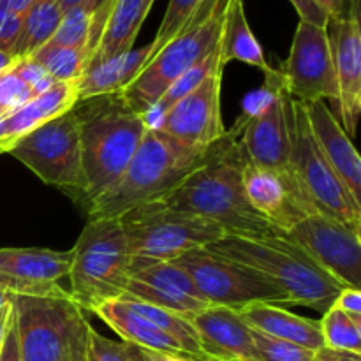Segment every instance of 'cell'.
Wrapping results in <instances>:
<instances>
[{"label":"cell","mask_w":361,"mask_h":361,"mask_svg":"<svg viewBox=\"0 0 361 361\" xmlns=\"http://www.w3.org/2000/svg\"><path fill=\"white\" fill-rule=\"evenodd\" d=\"M152 42L141 48L130 49L123 55L113 56L104 62L87 67L78 80V94L80 101L102 97V95L120 94L143 71L152 55Z\"/></svg>","instance_id":"cell-23"},{"label":"cell","mask_w":361,"mask_h":361,"mask_svg":"<svg viewBox=\"0 0 361 361\" xmlns=\"http://www.w3.org/2000/svg\"><path fill=\"white\" fill-rule=\"evenodd\" d=\"M71 250L69 295L83 312L122 298L133 256L118 219H88Z\"/></svg>","instance_id":"cell-6"},{"label":"cell","mask_w":361,"mask_h":361,"mask_svg":"<svg viewBox=\"0 0 361 361\" xmlns=\"http://www.w3.org/2000/svg\"><path fill=\"white\" fill-rule=\"evenodd\" d=\"M204 249L264 275L284 293L289 305L326 312L342 289L288 233L279 229L263 236L224 235Z\"/></svg>","instance_id":"cell-2"},{"label":"cell","mask_w":361,"mask_h":361,"mask_svg":"<svg viewBox=\"0 0 361 361\" xmlns=\"http://www.w3.org/2000/svg\"><path fill=\"white\" fill-rule=\"evenodd\" d=\"M219 49H221V63L224 67L226 63L238 60V62L249 63V66L263 71L267 76H271L275 73L264 59V51L257 42L256 35L250 30L243 0H229Z\"/></svg>","instance_id":"cell-27"},{"label":"cell","mask_w":361,"mask_h":361,"mask_svg":"<svg viewBox=\"0 0 361 361\" xmlns=\"http://www.w3.org/2000/svg\"><path fill=\"white\" fill-rule=\"evenodd\" d=\"M16 60H18L16 56H13L11 53L2 51V49H0V73H4V71L9 69V67H13Z\"/></svg>","instance_id":"cell-48"},{"label":"cell","mask_w":361,"mask_h":361,"mask_svg":"<svg viewBox=\"0 0 361 361\" xmlns=\"http://www.w3.org/2000/svg\"><path fill=\"white\" fill-rule=\"evenodd\" d=\"M90 18L92 14L83 6L66 11L49 42L63 48L87 49L88 37H90Z\"/></svg>","instance_id":"cell-32"},{"label":"cell","mask_w":361,"mask_h":361,"mask_svg":"<svg viewBox=\"0 0 361 361\" xmlns=\"http://www.w3.org/2000/svg\"><path fill=\"white\" fill-rule=\"evenodd\" d=\"M14 295H16V293L4 291V289H0V309H2L4 305H7V303H11V302H13Z\"/></svg>","instance_id":"cell-50"},{"label":"cell","mask_w":361,"mask_h":361,"mask_svg":"<svg viewBox=\"0 0 361 361\" xmlns=\"http://www.w3.org/2000/svg\"><path fill=\"white\" fill-rule=\"evenodd\" d=\"M85 200L88 204L115 183L140 148L150 123L134 111L120 94L78 101Z\"/></svg>","instance_id":"cell-3"},{"label":"cell","mask_w":361,"mask_h":361,"mask_svg":"<svg viewBox=\"0 0 361 361\" xmlns=\"http://www.w3.org/2000/svg\"><path fill=\"white\" fill-rule=\"evenodd\" d=\"M245 161L247 155L240 141L226 134L214 154L161 201L175 210L212 222L224 235H268L275 228L254 210L243 189L242 173Z\"/></svg>","instance_id":"cell-1"},{"label":"cell","mask_w":361,"mask_h":361,"mask_svg":"<svg viewBox=\"0 0 361 361\" xmlns=\"http://www.w3.org/2000/svg\"><path fill=\"white\" fill-rule=\"evenodd\" d=\"M324 13L330 16V20H338L348 14H360V11H355L351 6V0H314Z\"/></svg>","instance_id":"cell-43"},{"label":"cell","mask_w":361,"mask_h":361,"mask_svg":"<svg viewBox=\"0 0 361 361\" xmlns=\"http://www.w3.org/2000/svg\"><path fill=\"white\" fill-rule=\"evenodd\" d=\"M34 97V92L14 73L13 67L0 73V113L4 116L16 111L18 108L27 104Z\"/></svg>","instance_id":"cell-36"},{"label":"cell","mask_w":361,"mask_h":361,"mask_svg":"<svg viewBox=\"0 0 361 361\" xmlns=\"http://www.w3.org/2000/svg\"><path fill=\"white\" fill-rule=\"evenodd\" d=\"M28 59L37 62L56 83H62V81L80 80V76L87 69L88 55L87 49L63 48V46L46 42L42 48L32 53Z\"/></svg>","instance_id":"cell-30"},{"label":"cell","mask_w":361,"mask_h":361,"mask_svg":"<svg viewBox=\"0 0 361 361\" xmlns=\"http://www.w3.org/2000/svg\"><path fill=\"white\" fill-rule=\"evenodd\" d=\"M189 274L210 305L240 310L250 303H288L286 295L264 275L207 249L190 250L173 259Z\"/></svg>","instance_id":"cell-10"},{"label":"cell","mask_w":361,"mask_h":361,"mask_svg":"<svg viewBox=\"0 0 361 361\" xmlns=\"http://www.w3.org/2000/svg\"><path fill=\"white\" fill-rule=\"evenodd\" d=\"M92 314H95L99 319L104 321L116 335L122 337L126 344H130L140 349H147V351L164 353V355L187 356L182 345L175 338L169 337L166 331L159 330L155 324L141 317L140 314L133 312L122 300H113V302L102 303Z\"/></svg>","instance_id":"cell-24"},{"label":"cell","mask_w":361,"mask_h":361,"mask_svg":"<svg viewBox=\"0 0 361 361\" xmlns=\"http://www.w3.org/2000/svg\"><path fill=\"white\" fill-rule=\"evenodd\" d=\"M236 312L250 330L302 345L310 351H319L324 348L319 321L298 316L291 310L282 309L277 303H250Z\"/></svg>","instance_id":"cell-22"},{"label":"cell","mask_w":361,"mask_h":361,"mask_svg":"<svg viewBox=\"0 0 361 361\" xmlns=\"http://www.w3.org/2000/svg\"><path fill=\"white\" fill-rule=\"evenodd\" d=\"M229 0H201L178 34L147 62L123 92V101L147 115L185 71L207 59L219 46Z\"/></svg>","instance_id":"cell-5"},{"label":"cell","mask_w":361,"mask_h":361,"mask_svg":"<svg viewBox=\"0 0 361 361\" xmlns=\"http://www.w3.org/2000/svg\"><path fill=\"white\" fill-rule=\"evenodd\" d=\"M34 2L35 0H7V7H9L11 13H16L20 16H23Z\"/></svg>","instance_id":"cell-47"},{"label":"cell","mask_w":361,"mask_h":361,"mask_svg":"<svg viewBox=\"0 0 361 361\" xmlns=\"http://www.w3.org/2000/svg\"><path fill=\"white\" fill-rule=\"evenodd\" d=\"M140 361H197L189 356H178V355H164V353L157 351H147V349L136 348Z\"/></svg>","instance_id":"cell-45"},{"label":"cell","mask_w":361,"mask_h":361,"mask_svg":"<svg viewBox=\"0 0 361 361\" xmlns=\"http://www.w3.org/2000/svg\"><path fill=\"white\" fill-rule=\"evenodd\" d=\"M0 361H23L21 360L20 344H18L16 323H14V312L11 316L9 326H7L6 338H4L2 349H0Z\"/></svg>","instance_id":"cell-42"},{"label":"cell","mask_w":361,"mask_h":361,"mask_svg":"<svg viewBox=\"0 0 361 361\" xmlns=\"http://www.w3.org/2000/svg\"><path fill=\"white\" fill-rule=\"evenodd\" d=\"M316 361H361V355L349 351H338V349L321 348L319 351L314 353Z\"/></svg>","instance_id":"cell-44"},{"label":"cell","mask_w":361,"mask_h":361,"mask_svg":"<svg viewBox=\"0 0 361 361\" xmlns=\"http://www.w3.org/2000/svg\"><path fill=\"white\" fill-rule=\"evenodd\" d=\"M331 55L338 85L337 111L334 113L348 136L355 137L361 115V28L360 14H348L338 20H330L328 27Z\"/></svg>","instance_id":"cell-18"},{"label":"cell","mask_w":361,"mask_h":361,"mask_svg":"<svg viewBox=\"0 0 361 361\" xmlns=\"http://www.w3.org/2000/svg\"><path fill=\"white\" fill-rule=\"evenodd\" d=\"M222 74L215 69L192 92L171 106L152 127L194 150H210L226 136L221 111Z\"/></svg>","instance_id":"cell-15"},{"label":"cell","mask_w":361,"mask_h":361,"mask_svg":"<svg viewBox=\"0 0 361 361\" xmlns=\"http://www.w3.org/2000/svg\"><path fill=\"white\" fill-rule=\"evenodd\" d=\"M154 2L155 0H116L87 67L130 51Z\"/></svg>","instance_id":"cell-26"},{"label":"cell","mask_w":361,"mask_h":361,"mask_svg":"<svg viewBox=\"0 0 361 361\" xmlns=\"http://www.w3.org/2000/svg\"><path fill=\"white\" fill-rule=\"evenodd\" d=\"M73 250L0 249V274L35 284H53L67 277Z\"/></svg>","instance_id":"cell-25"},{"label":"cell","mask_w":361,"mask_h":361,"mask_svg":"<svg viewBox=\"0 0 361 361\" xmlns=\"http://www.w3.org/2000/svg\"><path fill=\"white\" fill-rule=\"evenodd\" d=\"M2 116H4V115H2V113H0V120H2Z\"/></svg>","instance_id":"cell-52"},{"label":"cell","mask_w":361,"mask_h":361,"mask_svg":"<svg viewBox=\"0 0 361 361\" xmlns=\"http://www.w3.org/2000/svg\"><path fill=\"white\" fill-rule=\"evenodd\" d=\"M342 288L361 289V233L314 212L288 233Z\"/></svg>","instance_id":"cell-14"},{"label":"cell","mask_w":361,"mask_h":361,"mask_svg":"<svg viewBox=\"0 0 361 361\" xmlns=\"http://www.w3.org/2000/svg\"><path fill=\"white\" fill-rule=\"evenodd\" d=\"M293 171L317 212L361 233V204L341 182L314 141L302 102L293 99Z\"/></svg>","instance_id":"cell-11"},{"label":"cell","mask_w":361,"mask_h":361,"mask_svg":"<svg viewBox=\"0 0 361 361\" xmlns=\"http://www.w3.org/2000/svg\"><path fill=\"white\" fill-rule=\"evenodd\" d=\"M118 221L127 236L130 256L136 259L173 261L224 236V231L212 222L175 210L161 200L130 208Z\"/></svg>","instance_id":"cell-8"},{"label":"cell","mask_w":361,"mask_h":361,"mask_svg":"<svg viewBox=\"0 0 361 361\" xmlns=\"http://www.w3.org/2000/svg\"><path fill=\"white\" fill-rule=\"evenodd\" d=\"M201 0H169L168 9H166L164 18H162V23L159 27L157 35L152 41V56L166 44V42L171 41L176 34H178L180 28L185 25V21L189 20L190 14L196 11V7L200 6Z\"/></svg>","instance_id":"cell-34"},{"label":"cell","mask_w":361,"mask_h":361,"mask_svg":"<svg viewBox=\"0 0 361 361\" xmlns=\"http://www.w3.org/2000/svg\"><path fill=\"white\" fill-rule=\"evenodd\" d=\"M0 289L16 293V295H56V293L66 291L63 288H60L59 282H53V284H35V282L18 281V279L7 277L4 274H0Z\"/></svg>","instance_id":"cell-38"},{"label":"cell","mask_w":361,"mask_h":361,"mask_svg":"<svg viewBox=\"0 0 361 361\" xmlns=\"http://www.w3.org/2000/svg\"><path fill=\"white\" fill-rule=\"evenodd\" d=\"M286 92L295 101H330L337 106L338 85L328 28L300 21L289 56L279 71Z\"/></svg>","instance_id":"cell-13"},{"label":"cell","mask_w":361,"mask_h":361,"mask_svg":"<svg viewBox=\"0 0 361 361\" xmlns=\"http://www.w3.org/2000/svg\"><path fill=\"white\" fill-rule=\"evenodd\" d=\"M331 307L342 310L355 319H361V289L342 288Z\"/></svg>","instance_id":"cell-41"},{"label":"cell","mask_w":361,"mask_h":361,"mask_svg":"<svg viewBox=\"0 0 361 361\" xmlns=\"http://www.w3.org/2000/svg\"><path fill=\"white\" fill-rule=\"evenodd\" d=\"M324 348L361 355V319L330 307L319 321Z\"/></svg>","instance_id":"cell-31"},{"label":"cell","mask_w":361,"mask_h":361,"mask_svg":"<svg viewBox=\"0 0 361 361\" xmlns=\"http://www.w3.org/2000/svg\"><path fill=\"white\" fill-rule=\"evenodd\" d=\"M122 298L137 300L178 316L192 317L210 307L192 279L173 261H148L133 257L129 282Z\"/></svg>","instance_id":"cell-17"},{"label":"cell","mask_w":361,"mask_h":361,"mask_svg":"<svg viewBox=\"0 0 361 361\" xmlns=\"http://www.w3.org/2000/svg\"><path fill=\"white\" fill-rule=\"evenodd\" d=\"M83 2H85V0H59V4H60V7H62L63 13H66V11H69V9H73V7L81 6Z\"/></svg>","instance_id":"cell-49"},{"label":"cell","mask_w":361,"mask_h":361,"mask_svg":"<svg viewBox=\"0 0 361 361\" xmlns=\"http://www.w3.org/2000/svg\"><path fill=\"white\" fill-rule=\"evenodd\" d=\"M21 23H23V16L16 13H9L0 23V49L11 53L13 56L21 34Z\"/></svg>","instance_id":"cell-39"},{"label":"cell","mask_w":361,"mask_h":361,"mask_svg":"<svg viewBox=\"0 0 361 361\" xmlns=\"http://www.w3.org/2000/svg\"><path fill=\"white\" fill-rule=\"evenodd\" d=\"M14 323L23 361H85L88 324L69 291L14 295Z\"/></svg>","instance_id":"cell-7"},{"label":"cell","mask_w":361,"mask_h":361,"mask_svg":"<svg viewBox=\"0 0 361 361\" xmlns=\"http://www.w3.org/2000/svg\"><path fill=\"white\" fill-rule=\"evenodd\" d=\"M204 358L257 361L252 330L238 312L228 307L210 305L189 317Z\"/></svg>","instance_id":"cell-20"},{"label":"cell","mask_w":361,"mask_h":361,"mask_svg":"<svg viewBox=\"0 0 361 361\" xmlns=\"http://www.w3.org/2000/svg\"><path fill=\"white\" fill-rule=\"evenodd\" d=\"M9 154L46 185L85 197L80 120L74 108L21 137Z\"/></svg>","instance_id":"cell-9"},{"label":"cell","mask_w":361,"mask_h":361,"mask_svg":"<svg viewBox=\"0 0 361 361\" xmlns=\"http://www.w3.org/2000/svg\"><path fill=\"white\" fill-rule=\"evenodd\" d=\"M215 147L194 150L150 127L122 175L88 204V219H118L130 208L162 200L200 168Z\"/></svg>","instance_id":"cell-4"},{"label":"cell","mask_w":361,"mask_h":361,"mask_svg":"<svg viewBox=\"0 0 361 361\" xmlns=\"http://www.w3.org/2000/svg\"><path fill=\"white\" fill-rule=\"evenodd\" d=\"M11 316H13V302L7 303V305H4L2 309H0V349H2L4 338H6Z\"/></svg>","instance_id":"cell-46"},{"label":"cell","mask_w":361,"mask_h":361,"mask_svg":"<svg viewBox=\"0 0 361 361\" xmlns=\"http://www.w3.org/2000/svg\"><path fill=\"white\" fill-rule=\"evenodd\" d=\"M78 101H80L78 80L62 81V83H55L42 94L35 95L16 111L2 116L0 120V155L9 154L11 148L21 137L48 123L49 120L73 109Z\"/></svg>","instance_id":"cell-21"},{"label":"cell","mask_w":361,"mask_h":361,"mask_svg":"<svg viewBox=\"0 0 361 361\" xmlns=\"http://www.w3.org/2000/svg\"><path fill=\"white\" fill-rule=\"evenodd\" d=\"M289 2L295 6L300 21H307V23L317 25V27L328 28L330 16L314 0H289Z\"/></svg>","instance_id":"cell-40"},{"label":"cell","mask_w":361,"mask_h":361,"mask_svg":"<svg viewBox=\"0 0 361 361\" xmlns=\"http://www.w3.org/2000/svg\"><path fill=\"white\" fill-rule=\"evenodd\" d=\"M242 178L249 203L279 231L289 233L300 221L317 212L293 169L275 171L245 161Z\"/></svg>","instance_id":"cell-16"},{"label":"cell","mask_w":361,"mask_h":361,"mask_svg":"<svg viewBox=\"0 0 361 361\" xmlns=\"http://www.w3.org/2000/svg\"><path fill=\"white\" fill-rule=\"evenodd\" d=\"M219 67H224V66L221 63V49H219L217 46V48H215L207 59H203L201 62H197L196 66L190 67L189 71H185V73H183L182 76H180L178 80H176L175 83L164 92V94H162V97L159 99L157 104L147 113V118H148V123H150V127L154 126V123L157 122V120L161 118V116L164 115V113L175 104V102H178L180 99L185 97V95L189 94V92H192L197 85L203 83V81L207 80L215 69H219Z\"/></svg>","instance_id":"cell-29"},{"label":"cell","mask_w":361,"mask_h":361,"mask_svg":"<svg viewBox=\"0 0 361 361\" xmlns=\"http://www.w3.org/2000/svg\"><path fill=\"white\" fill-rule=\"evenodd\" d=\"M13 69L14 73L28 85V88L34 92V95L42 94V92H46L48 88H51L53 85L56 83V81L53 80L37 62H34V60L28 59V56L27 59H18L16 62H14Z\"/></svg>","instance_id":"cell-37"},{"label":"cell","mask_w":361,"mask_h":361,"mask_svg":"<svg viewBox=\"0 0 361 361\" xmlns=\"http://www.w3.org/2000/svg\"><path fill=\"white\" fill-rule=\"evenodd\" d=\"M254 348H256L257 361H312L314 353L302 345L281 341V338L268 337L252 330Z\"/></svg>","instance_id":"cell-33"},{"label":"cell","mask_w":361,"mask_h":361,"mask_svg":"<svg viewBox=\"0 0 361 361\" xmlns=\"http://www.w3.org/2000/svg\"><path fill=\"white\" fill-rule=\"evenodd\" d=\"M240 145L247 161L257 168L291 171L293 169V97L286 92L281 74L275 83L267 78V101L249 113Z\"/></svg>","instance_id":"cell-12"},{"label":"cell","mask_w":361,"mask_h":361,"mask_svg":"<svg viewBox=\"0 0 361 361\" xmlns=\"http://www.w3.org/2000/svg\"><path fill=\"white\" fill-rule=\"evenodd\" d=\"M312 361H316V360H312Z\"/></svg>","instance_id":"cell-53"},{"label":"cell","mask_w":361,"mask_h":361,"mask_svg":"<svg viewBox=\"0 0 361 361\" xmlns=\"http://www.w3.org/2000/svg\"><path fill=\"white\" fill-rule=\"evenodd\" d=\"M203 361H238V360H219V358H207Z\"/></svg>","instance_id":"cell-51"},{"label":"cell","mask_w":361,"mask_h":361,"mask_svg":"<svg viewBox=\"0 0 361 361\" xmlns=\"http://www.w3.org/2000/svg\"><path fill=\"white\" fill-rule=\"evenodd\" d=\"M85 361H140L136 348L126 342H115L92 328L88 334Z\"/></svg>","instance_id":"cell-35"},{"label":"cell","mask_w":361,"mask_h":361,"mask_svg":"<svg viewBox=\"0 0 361 361\" xmlns=\"http://www.w3.org/2000/svg\"><path fill=\"white\" fill-rule=\"evenodd\" d=\"M62 7L59 0H35L23 14L21 34L14 48L16 59H27L32 53L49 42L62 20Z\"/></svg>","instance_id":"cell-28"},{"label":"cell","mask_w":361,"mask_h":361,"mask_svg":"<svg viewBox=\"0 0 361 361\" xmlns=\"http://www.w3.org/2000/svg\"><path fill=\"white\" fill-rule=\"evenodd\" d=\"M303 108L317 148L353 197L361 204V159L353 140L334 115L328 102H307Z\"/></svg>","instance_id":"cell-19"}]
</instances>
